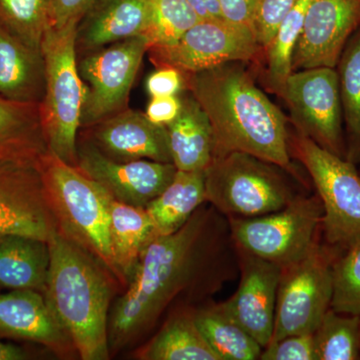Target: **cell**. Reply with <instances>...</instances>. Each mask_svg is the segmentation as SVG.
<instances>
[{"label":"cell","instance_id":"25","mask_svg":"<svg viewBox=\"0 0 360 360\" xmlns=\"http://www.w3.org/2000/svg\"><path fill=\"white\" fill-rule=\"evenodd\" d=\"M205 202V172L177 170L167 188L146 210L156 236H168L179 231Z\"/></svg>","mask_w":360,"mask_h":360},{"label":"cell","instance_id":"5","mask_svg":"<svg viewBox=\"0 0 360 360\" xmlns=\"http://www.w3.org/2000/svg\"><path fill=\"white\" fill-rule=\"evenodd\" d=\"M78 25L51 27L45 33L42 52L46 86L40 103L47 148L68 165H77V142L84 103V84L78 71Z\"/></svg>","mask_w":360,"mask_h":360},{"label":"cell","instance_id":"19","mask_svg":"<svg viewBox=\"0 0 360 360\" xmlns=\"http://www.w3.org/2000/svg\"><path fill=\"white\" fill-rule=\"evenodd\" d=\"M149 14L150 0H97L77 26V54L144 37Z\"/></svg>","mask_w":360,"mask_h":360},{"label":"cell","instance_id":"11","mask_svg":"<svg viewBox=\"0 0 360 360\" xmlns=\"http://www.w3.org/2000/svg\"><path fill=\"white\" fill-rule=\"evenodd\" d=\"M279 96L290 108L298 134L345 158L342 108L335 68L293 71Z\"/></svg>","mask_w":360,"mask_h":360},{"label":"cell","instance_id":"37","mask_svg":"<svg viewBox=\"0 0 360 360\" xmlns=\"http://www.w3.org/2000/svg\"><path fill=\"white\" fill-rule=\"evenodd\" d=\"M97 0H51L52 27L78 25Z\"/></svg>","mask_w":360,"mask_h":360},{"label":"cell","instance_id":"38","mask_svg":"<svg viewBox=\"0 0 360 360\" xmlns=\"http://www.w3.org/2000/svg\"><path fill=\"white\" fill-rule=\"evenodd\" d=\"M260 0H220L222 18L227 22L255 33Z\"/></svg>","mask_w":360,"mask_h":360},{"label":"cell","instance_id":"8","mask_svg":"<svg viewBox=\"0 0 360 360\" xmlns=\"http://www.w3.org/2000/svg\"><path fill=\"white\" fill-rule=\"evenodd\" d=\"M322 217L317 194H298L276 212L226 219L236 248L284 267L302 259L321 240Z\"/></svg>","mask_w":360,"mask_h":360},{"label":"cell","instance_id":"2","mask_svg":"<svg viewBox=\"0 0 360 360\" xmlns=\"http://www.w3.org/2000/svg\"><path fill=\"white\" fill-rule=\"evenodd\" d=\"M184 77L187 91L200 103L212 125V158L248 153L297 179L291 161L288 120L258 89L241 63H225Z\"/></svg>","mask_w":360,"mask_h":360},{"label":"cell","instance_id":"21","mask_svg":"<svg viewBox=\"0 0 360 360\" xmlns=\"http://www.w3.org/2000/svg\"><path fill=\"white\" fill-rule=\"evenodd\" d=\"M181 103L179 116L167 127L172 163L177 170L205 172L213 155L212 125L191 92Z\"/></svg>","mask_w":360,"mask_h":360},{"label":"cell","instance_id":"27","mask_svg":"<svg viewBox=\"0 0 360 360\" xmlns=\"http://www.w3.org/2000/svg\"><path fill=\"white\" fill-rule=\"evenodd\" d=\"M49 151L40 104L14 103L0 96V156L39 160Z\"/></svg>","mask_w":360,"mask_h":360},{"label":"cell","instance_id":"35","mask_svg":"<svg viewBox=\"0 0 360 360\" xmlns=\"http://www.w3.org/2000/svg\"><path fill=\"white\" fill-rule=\"evenodd\" d=\"M259 359L316 360L314 335L312 333H302L270 341L266 347L262 348Z\"/></svg>","mask_w":360,"mask_h":360},{"label":"cell","instance_id":"23","mask_svg":"<svg viewBox=\"0 0 360 360\" xmlns=\"http://www.w3.org/2000/svg\"><path fill=\"white\" fill-rule=\"evenodd\" d=\"M49 260L46 241L22 236H0V286L44 295Z\"/></svg>","mask_w":360,"mask_h":360},{"label":"cell","instance_id":"4","mask_svg":"<svg viewBox=\"0 0 360 360\" xmlns=\"http://www.w3.org/2000/svg\"><path fill=\"white\" fill-rule=\"evenodd\" d=\"M40 167L58 231L117 279L111 252L110 194L51 151L42 156Z\"/></svg>","mask_w":360,"mask_h":360},{"label":"cell","instance_id":"15","mask_svg":"<svg viewBox=\"0 0 360 360\" xmlns=\"http://www.w3.org/2000/svg\"><path fill=\"white\" fill-rule=\"evenodd\" d=\"M360 26V0H310L292 59L293 71L335 68Z\"/></svg>","mask_w":360,"mask_h":360},{"label":"cell","instance_id":"34","mask_svg":"<svg viewBox=\"0 0 360 360\" xmlns=\"http://www.w3.org/2000/svg\"><path fill=\"white\" fill-rule=\"evenodd\" d=\"M298 0H260L257 20L255 25V35L258 44L266 49L277 28L283 22Z\"/></svg>","mask_w":360,"mask_h":360},{"label":"cell","instance_id":"39","mask_svg":"<svg viewBox=\"0 0 360 360\" xmlns=\"http://www.w3.org/2000/svg\"><path fill=\"white\" fill-rule=\"evenodd\" d=\"M181 105L179 96L151 97L144 113L155 124L167 127L179 116Z\"/></svg>","mask_w":360,"mask_h":360},{"label":"cell","instance_id":"14","mask_svg":"<svg viewBox=\"0 0 360 360\" xmlns=\"http://www.w3.org/2000/svg\"><path fill=\"white\" fill-rule=\"evenodd\" d=\"M77 167L113 200L136 207H146L158 198L177 172L172 162L111 160L82 134L78 135Z\"/></svg>","mask_w":360,"mask_h":360},{"label":"cell","instance_id":"28","mask_svg":"<svg viewBox=\"0 0 360 360\" xmlns=\"http://www.w3.org/2000/svg\"><path fill=\"white\" fill-rule=\"evenodd\" d=\"M345 123V160L360 163V26L348 40L335 68Z\"/></svg>","mask_w":360,"mask_h":360},{"label":"cell","instance_id":"43","mask_svg":"<svg viewBox=\"0 0 360 360\" xmlns=\"http://www.w3.org/2000/svg\"><path fill=\"white\" fill-rule=\"evenodd\" d=\"M359 172H360V170H359Z\"/></svg>","mask_w":360,"mask_h":360},{"label":"cell","instance_id":"41","mask_svg":"<svg viewBox=\"0 0 360 360\" xmlns=\"http://www.w3.org/2000/svg\"><path fill=\"white\" fill-rule=\"evenodd\" d=\"M189 6L193 9L196 15L200 18V20H212L210 13H208L207 7L205 6V0H186Z\"/></svg>","mask_w":360,"mask_h":360},{"label":"cell","instance_id":"24","mask_svg":"<svg viewBox=\"0 0 360 360\" xmlns=\"http://www.w3.org/2000/svg\"><path fill=\"white\" fill-rule=\"evenodd\" d=\"M195 307L172 311L158 333L139 350L142 360H219L194 321Z\"/></svg>","mask_w":360,"mask_h":360},{"label":"cell","instance_id":"42","mask_svg":"<svg viewBox=\"0 0 360 360\" xmlns=\"http://www.w3.org/2000/svg\"><path fill=\"white\" fill-rule=\"evenodd\" d=\"M205 2L212 20H224L220 0H205Z\"/></svg>","mask_w":360,"mask_h":360},{"label":"cell","instance_id":"20","mask_svg":"<svg viewBox=\"0 0 360 360\" xmlns=\"http://www.w3.org/2000/svg\"><path fill=\"white\" fill-rule=\"evenodd\" d=\"M45 86L42 49L25 44L0 26V96L14 103L40 104Z\"/></svg>","mask_w":360,"mask_h":360},{"label":"cell","instance_id":"9","mask_svg":"<svg viewBox=\"0 0 360 360\" xmlns=\"http://www.w3.org/2000/svg\"><path fill=\"white\" fill-rule=\"evenodd\" d=\"M335 255L321 239L302 259L281 267L270 341L314 333L331 307Z\"/></svg>","mask_w":360,"mask_h":360},{"label":"cell","instance_id":"3","mask_svg":"<svg viewBox=\"0 0 360 360\" xmlns=\"http://www.w3.org/2000/svg\"><path fill=\"white\" fill-rule=\"evenodd\" d=\"M44 296L82 360L111 357L108 321L112 274L87 251L58 231L49 240Z\"/></svg>","mask_w":360,"mask_h":360},{"label":"cell","instance_id":"12","mask_svg":"<svg viewBox=\"0 0 360 360\" xmlns=\"http://www.w3.org/2000/svg\"><path fill=\"white\" fill-rule=\"evenodd\" d=\"M262 49L255 33L224 20H201L174 44L148 47L156 68L193 75L229 63H245Z\"/></svg>","mask_w":360,"mask_h":360},{"label":"cell","instance_id":"18","mask_svg":"<svg viewBox=\"0 0 360 360\" xmlns=\"http://www.w3.org/2000/svg\"><path fill=\"white\" fill-rule=\"evenodd\" d=\"M0 338L39 343L61 359L77 354L44 293L37 290H13L0 295Z\"/></svg>","mask_w":360,"mask_h":360},{"label":"cell","instance_id":"16","mask_svg":"<svg viewBox=\"0 0 360 360\" xmlns=\"http://www.w3.org/2000/svg\"><path fill=\"white\" fill-rule=\"evenodd\" d=\"M236 251L240 281L234 295L224 303L234 319L265 347L274 333L281 266L238 248Z\"/></svg>","mask_w":360,"mask_h":360},{"label":"cell","instance_id":"32","mask_svg":"<svg viewBox=\"0 0 360 360\" xmlns=\"http://www.w3.org/2000/svg\"><path fill=\"white\" fill-rule=\"evenodd\" d=\"M200 21L186 0H150L144 37L148 40V47L172 44Z\"/></svg>","mask_w":360,"mask_h":360},{"label":"cell","instance_id":"36","mask_svg":"<svg viewBox=\"0 0 360 360\" xmlns=\"http://www.w3.org/2000/svg\"><path fill=\"white\" fill-rule=\"evenodd\" d=\"M146 91L150 97L179 96L186 90L184 73L174 68H158L146 82Z\"/></svg>","mask_w":360,"mask_h":360},{"label":"cell","instance_id":"1","mask_svg":"<svg viewBox=\"0 0 360 360\" xmlns=\"http://www.w3.org/2000/svg\"><path fill=\"white\" fill-rule=\"evenodd\" d=\"M239 274L229 219L205 202L179 231L153 238L139 258L108 321L111 352L155 328L163 314L196 307Z\"/></svg>","mask_w":360,"mask_h":360},{"label":"cell","instance_id":"7","mask_svg":"<svg viewBox=\"0 0 360 360\" xmlns=\"http://www.w3.org/2000/svg\"><path fill=\"white\" fill-rule=\"evenodd\" d=\"M290 155L307 169L322 205V241L336 253L360 241V172L309 137L290 136Z\"/></svg>","mask_w":360,"mask_h":360},{"label":"cell","instance_id":"31","mask_svg":"<svg viewBox=\"0 0 360 360\" xmlns=\"http://www.w3.org/2000/svg\"><path fill=\"white\" fill-rule=\"evenodd\" d=\"M0 26L33 49H42L52 27L51 0H0Z\"/></svg>","mask_w":360,"mask_h":360},{"label":"cell","instance_id":"40","mask_svg":"<svg viewBox=\"0 0 360 360\" xmlns=\"http://www.w3.org/2000/svg\"><path fill=\"white\" fill-rule=\"evenodd\" d=\"M30 359L27 352L22 347L13 343L0 341V360H25Z\"/></svg>","mask_w":360,"mask_h":360},{"label":"cell","instance_id":"30","mask_svg":"<svg viewBox=\"0 0 360 360\" xmlns=\"http://www.w3.org/2000/svg\"><path fill=\"white\" fill-rule=\"evenodd\" d=\"M310 0H298L277 28L267 51V77L272 89L281 94L292 73V59L302 33L305 13Z\"/></svg>","mask_w":360,"mask_h":360},{"label":"cell","instance_id":"17","mask_svg":"<svg viewBox=\"0 0 360 360\" xmlns=\"http://www.w3.org/2000/svg\"><path fill=\"white\" fill-rule=\"evenodd\" d=\"M82 134L113 160L172 163L167 127L155 124L141 111L127 108L84 129Z\"/></svg>","mask_w":360,"mask_h":360},{"label":"cell","instance_id":"22","mask_svg":"<svg viewBox=\"0 0 360 360\" xmlns=\"http://www.w3.org/2000/svg\"><path fill=\"white\" fill-rule=\"evenodd\" d=\"M110 245L116 276L127 286L142 252L156 238L146 207L124 205L110 198Z\"/></svg>","mask_w":360,"mask_h":360},{"label":"cell","instance_id":"26","mask_svg":"<svg viewBox=\"0 0 360 360\" xmlns=\"http://www.w3.org/2000/svg\"><path fill=\"white\" fill-rule=\"evenodd\" d=\"M194 321L219 360L259 359L262 347L231 314L224 302L208 300L194 309Z\"/></svg>","mask_w":360,"mask_h":360},{"label":"cell","instance_id":"33","mask_svg":"<svg viewBox=\"0 0 360 360\" xmlns=\"http://www.w3.org/2000/svg\"><path fill=\"white\" fill-rule=\"evenodd\" d=\"M333 274L330 309L340 314L360 316V241L336 253Z\"/></svg>","mask_w":360,"mask_h":360},{"label":"cell","instance_id":"29","mask_svg":"<svg viewBox=\"0 0 360 360\" xmlns=\"http://www.w3.org/2000/svg\"><path fill=\"white\" fill-rule=\"evenodd\" d=\"M312 335L316 360L360 359V316L329 309Z\"/></svg>","mask_w":360,"mask_h":360},{"label":"cell","instance_id":"10","mask_svg":"<svg viewBox=\"0 0 360 360\" xmlns=\"http://www.w3.org/2000/svg\"><path fill=\"white\" fill-rule=\"evenodd\" d=\"M148 46V39L141 35L78 58L84 89L80 130L129 108L130 91Z\"/></svg>","mask_w":360,"mask_h":360},{"label":"cell","instance_id":"13","mask_svg":"<svg viewBox=\"0 0 360 360\" xmlns=\"http://www.w3.org/2000/svg\"><path fill=\"white\" fill-rule=\"evenodd\" d=\"M40 160L0 156V236H28L49 243L58 231Z\"/></svg>","mask_w":360,"mask_h":360},{"label":"cell","instance_id":"6","mask_svg":"<svg viewBox=\"0 0 360 360\" xmlns=\"http://www.w3.org/2000/svg\"><path fill=\"white\" fill-rule=\"evenodd\" d=\"M281 172L248 153L214 156L205 170L206 202L227 219L276 212L300 194Z\"/></svg>","mask_w":360,"mask_h":360}]
</instances>
